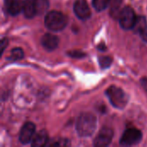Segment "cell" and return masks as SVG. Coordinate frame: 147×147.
Here are the masks:
<instances>
[{"instance_id":"obj_24","label":"cell","mask_w":147,"mask_h":147,"mask_svg":"<svg viewBox=\"0 0 147 147\" xmlns=\"http://www.w3.org/2000/svg\"><path fill=\"white\" fill-rule=\"evenodd\" d=\"M97 48H98L99 50H101L102 52H103V51H105V50H106V47H105V45H104V44H101V45H99V46L97 47Z\"/></svg>"},{"instance_id":"obj_2","label":"cell","mask_w":147,"mask_h":147,"mask_svg":"<svg viewBox=\"0 0 147 147\" xmlns=\"http://www.w3.org/2000/svg\"><path fill=\"white\" fill-rule=\"evenodd\" d=\"M46 27L52 31H60L67 25L66 16L59 11H50L45 17Z\"/></svg>"},{"instance_id":"obj_23","label":"cell","mask_w":147,"mask_h":147,"mask_svg":"<svg viewBox=\"0 0 147 147\" xmlns=\"http://www.w3.org/2000/svg\"><path fill=\"white\" fill-rule=\"evenodd\" d=\"M141 85L143 86V88L147 90V78H143L141 79Z\"/></svg>"},{"instance_id":"obj_4","label":"cell","mask_w":147,"mask_h":147,"mask_svg":"<svg viewBox=\"0 0 147 147\" xmlns=\"http://www.w3.org/2000/svg\"><path fill=\"white\" fill-rule=\"evenodd\" d=\"M118 18L121 27L126 30L133 29L137 19L134 9L129 6H126L121 9Z\"/></svg>"},{"instance_id":"obj_7","label":"cell","mask_w":147,"mask_h":147,"mask_svg":"<svg viewBox=\"0 0 147 147\" xmlns=\"http://www.w3.org/2000/svg\"><path fill=\"white\" fill-rule=\"evenodd\" d=\"M35 133V125L32 122H27L23 125L21 129L19 140L22 144L27 145L30 141H32Z\"/></svg>"},{"instance_id":"obj_10","label":"cell","mask_w":147,"mask_h":147,"mask_svg":"<svg viewBox=\"0 0 147 147\" xmlns=\"http://www.w3.org/2000/svg\"><path fill=\"white\" fill-rule=\"evenodd\" d=\"M22 0H5L6 9L11 16H16L22 11Z\"/></svg>"},{"instance_id":"obj_21","label":"cell","mask_w":147,"mask_h":147,"mask_svg":"<svg viewBox=\"0 0 147 147\" xmlns=\"http://www.w3.org/2000/svg\"><path fill=\"white\" fill-rule=\"evenodd\" d=\"M7 43H8V40L5 39V38H3V39L2 40V41H1V51H2V53L4 51L5 47H7V45H8Z\"/></svg>"},{"instance_id":"obj_20","label":"cell","mask_w":147,"mask_h":147,"mask_svg":"<svg viewBox=\"0 0 147 147\" xmlns=\"http://www.w3.org/2000/svg\"><path fill=\"white\" fill-rule=\"evenodd\" d=\"M68 54H69L70 56L73 57V58H82V57L84 56V53H83L80 52V51H73V52H71V53H69Z\"/></svg>"},{"instance_id":"obj_13","label":"cell","mask_w":147,"mask_h":147,"mask_svg":"<svg viewBox=\"0 0 147 147\" xmlns=\"http://www.w3.org/2000/svg\"><path fill=\"white\" fill-rule=\"evenodd\" d=\"M34 4H35L36 15L44 14L49 7L48 0H34Z\"/></svg>"},{"instance_id":"obj_1","label":"cell","mask_w":147,"mask_h":147,"mask_svg":"<svg viewBox=\"0 0 147 147\" xmlns=\"http://www.w3.org/2000/svg\"><path fill=\"white\" fill-rule=\"evenodd\" d=\"M97 121L94 115L90 113H83L79 115L76 123V129L79 136H91L96 128Z\"/></svg>"},{"instance_id":"obj_17","label":"cell","mask_w":147,"mask_h":147,"mask_svg":"<svg viewBox=\"0 0 147 147\" xmlns=\"http://www.w3.org/2000/svg\"><path fill=\"white\" fill-rule=\"evenodd\" d=\"M23 51L22 48H19V47H16V48H14L11 53H10V55L9 57L8 58L9 60H12V61H16V60H18V59H21L23 58Z\"/></svg>"},{"instance_id":"obj_9","label":"cell","mask_w":147,"mask_h":147,"mask_svg":"<svg viewBox=\"0 0 147 147\" xmlns=\"http://www.w3.org/2000/svg\"><path fill=\"white\" fill-rule=\"evenodd\" d=\"M59 39L52 34H46L41 38V45L47 51H53L59 46Z\"/></svg>"},{"instance_id":"obj_18","label":"cell","mask_w":147,"mask_h":147,"mask_svg":"<svg viewBox=\"0 0 147 147\" xmlns=\"http://www.w3.org/2000/svg\"><path fill=\"white\" fill-rule=\"evenodd\" d=\"M112 58L111 57H100L99 58V64L101 65V67L102 69H106L108 67H109L112 64Z\"/></svg>"},{"instance_id":"obj_11","label":"cell","mask_w":147,"mask_h":147,"mask_svg":"<svg viewBox=\"0 0 147 147\" xmlns=\"http://www.w3.org/2000/svg\"><path fill=\"white\" fill-rule=\"evenodd\" d=\"M47 141H48L47 133L45 130H41L38 132L36 134H34L31 141V146L35 147L44 146L47 144Z\"/></svg>"},{"instance_id":"obj_14","label":"cell","mask_w":147,"mask_h":147,"mask_svg":"<svg viewBox=\"0 0 147 147\" xmlns=\"http://www.w3.org/2000/svg\"><path fill=\"white\" fill-rule=\"evenodd\" d=\"M123 0H110V14L113 17L119 16L121 12V6L122 4Z\"/></svg>"},{"instance_id":"obj_16","label":"cell","mask_w":147,"mask_h":147,"mask_svg":"<svg viewBox=\"0 0 147 147\" xmlns=\"http://www.w3.org/2000/svg\"><path fill=\"white\" fill-rule=\"evenodd\" d=\"M110 3V0H92L93 7L97 11L104 10Z\"/></svg>"},{"instance_id":"obj_6","label":"cell","mask_w":147,"mask_h":147,"mask_svg":"<svg viewBox=\"0 0 147 147\" xmlns=\"http://www.w3.org/2000/svg\"><path fill=\"white\" fill-rule=\"evenodd\" d=\"M113 130L109 127H103L98 133V135L95 139L94 146L98 147H104L109 146L113 139Z\"/></svg>"},{"instance_id":"obj_8","label":"cell","mask_w":147,"mask_h":147,"mask_svg":"<svg viewBox=\"0 0 147 147\" xmlns=\"http://www.w3.org/2000/svg\"><path fill=\"white\" fill-rule=\"evenodd\" d=\"M73 9L75 15L81 20H87L91 15V11L86 0H77L74 3Z\"/></svg>"},{"instance_id":"obj_19","label":"cell","mask_w":147,"mask_h":147,"mask_svg":"<svg viewBox=\"0 0 147 147\" xmlns=\"http://www.w3.org/2000/svg\"><path fill=\"white\" fill-rule=\"evenodd\" d=\"M49 146H68L70 145V142L67 140H57V141H53V142H51L48 144Z\"/></svg>"},{"instance_id":"obj_12","label":"cell","mask_w":147,"mask_h":147,"mask_svg":"<svg viewBox=\"0 0 147 147\" xmlns=\"http://www.w3.org/2000/svg\"><path fill=\"white\" fill-rule=\"evenodd\" d=\"M22 12L27 18H32L36 15L34 0H24L22 5Z\"/></svg>"},{"instance_id":"obj_5","label":"cell","mask_w":147,"mask_h":147,"mask_svg":"<svg viewBox=\"0 0 147 147\" xmlns=\"http://www.w3.org/2000/svg\"><path fill=\"white\" fill-rule=\"evenodd\" d=\"M141 139H142V134L140 130L136 128H128L122 134L120 143L121 146H134L140 143Z\"/></svg>"},{"instance_id":"obj_15","label":"cell","mask_w":147,"mask_h":147,"mask_svg":"<svg viewBox=\"0 0 147 147\" xmlns=\"http://www.w3.org/2000/svg\"><path fill=\"white\" fill-rule=\"evenodd\" d=\"M147 27V22L146 17L144 16H139L136 19L135 24L134 26V28L136 32H138L139 34H140Z\"/></svg>"},{"instance_id":"obj_3","label":"cell","mask_w":147,"mask_h":147,"mask_svg":"<svg viewBox=\"0 0 147 147\" xmlns=\"http://www.w3.org/2000/svg\"><path fill=\"white\" fill-rule=\"evenodd\" d=\"M106 96L111 104L117 109H124L128 102V96L125 91L116 86H111L106 90Z\"/></svg>"},{"instance_id":"obj_22","label":"cell","mask_w":147,"mask_h":147,"mask_svg":"<svg viewBox=\"0 0 147 147\" xmlns=\"http://www.w3.org/2000/svg\"><path fill=\"white\" fill-rule=\"evenodd\" d=\"M140 35H141V37H142V39L144 40H146L147 41V27L140 34Z\"/></svg>"}]
</instances>
